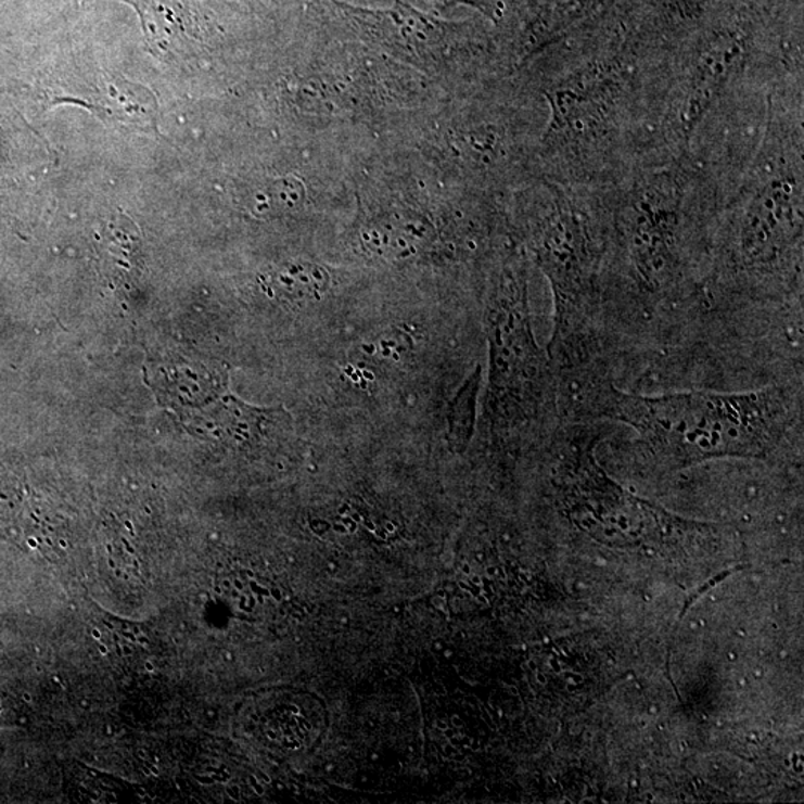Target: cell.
<instances>
[{
    "label": "cell",
    "instance_id": "obj_18",
    "mask_svg": "<svg viewBox=\"0 0 804 804\" xmlns=\"http://www.w3.org/2000/svg\"><path fill=\"white\" fill-rule=\"evenodd\" d=\"M270 596H273V598L276 599V601H280V599H282V594H280V590H278V589H271L270 590Z\"/></svg>",
    "mask_w": 804,
    "mask_h": 804
},
{
    "label": "cell",
    "instance_id": "obj_29",
    "mask_svg": "<svg viewBox=\"0 0 804 804\" xmlns=\"http://www.w3.org/2000/svg\"><path fill=\"white\" fill-rule=\"evenodd\" d=\"M145 667L148 672H154V665H152V663L148 662Z\"/></svg>",
    "mask_w": 804,
    "mask_h": 804
},
{
    "label": "cell",
    "instance_id": "obj_13",
    "mask_svg": "<svg viewBox=\"0 0 804 804\" xmlns=\"http://www.w3.org/2000/svg\"><path fill=\"white\" fill-rule=\"evenodd\" d=\"M250 783L251 787L254 788L255 793H257L258 795L264 794V787L261 786V783L258 782L257 776H250Z\"/></svg>",
    "mask_w": 804,
    "mask_h": 804
},
{
    "label": "cell",
    "instance_id": "obj_24",
    "mask_svg": "<svg viewBox=\"0 0 804 804\" xmlns=\"http://www.w3.org/2000/svg\"><path fill=\"white\" fill-rule=\"evenodd\" d=\"M257 778H263L264 781H266L267 783H270V778H268V776L264 774V771H259V774L257 775Z\"/></svg>",
    "mask_w": 804,
    "mask_h": 804
},
{
    "label": "cell",
    "instance_id": "obj_27",
    "mask_svg": "<svg viewBox=\"0 0 804 804\" xmlns=\"http://www.w3.org/2000/svg\"><path fill=\"white\" fill-rule=\"evenodd\" d=\"M536 676H538V681H539V682H541V684H547V679H546V676H544L543 674H538V675H536Z\"/></svg>",
    "mask_w": 804,
    "mask_h": 804
},
{
    "label": "cell",
    "instance_id": "obj_25",
    "mask_svg": "<svg viewBox=\"0 0 804 804\" xmlns=\"http://www.w3.org/2000/svg\"><path fill=\"white\" fill-rule=\"evenodd\" d=\"M444 736H446V738H449V739H451V738H454V736H455V731H451V730H449V729H447V730H444Z\"/></svg>",
    "mask_w": 804,
    "mask_h": 804
},
{
    "label": "cell",
    "instance_id": "obj_11",
    "mask_svg": "<svg viewBox=\"0 0 804 804\" xmlns=\"http://www.w3.org/2000/svg\"><path fill=\"white\" fill-rule=\"evenodd\" d=\"M110 94V111L115 118L124 123L140 124V126H150L154 124L155 118V99L145 88L130 86L129 82H123L118 86L112 81L107 86Z\"/></svg>",
    "mask_w": 804,
    "mask_h": 804
},
{
    "label": "cell",
    "instance_id": "obj_26",
    "mask_svg": "<svg viewBox=\"0 0 804 804\" xmlns=\"http://www.w3.org/2000/svg\"><path fill=\"white\" fill-rule=\"evenodd\" d=\"M462 571H463V574L470 575L471 574V567H470V565H468V563H465V565H463V567H462Z\"/></svg>",
    "mask_w": 804,
    "mask_h": 804
},
{
    "label": "cell",
    "instance_id": "obj_5",
    "mask_svg": "<svg viewBox=\"0 0 804 804\" xmlns=\"http://www.w3.org/2000/svg\"><path fill=\"white\" fill-rule=\"evenodd\" d=\"M492 430H536L551 437L562 425L553 368L532 330L525 261L508 254L495 268L487 298Z\"/></svg>",
    "mask_w": 804,
    "mask_h": 804
},
{
    "label": "cell",
    "instance_id": "obj_34",
    "mask_svg": "<svg viewBox=\"0 0 804 804\" xmlns=\"http://www.w3.org/2000/svg\"><path fill=\"white\" fill-rule=\"evenodd\" d=\"M487 572H489V575H495V567H489Z\"/></svg>",
    "mask_w": 804,
    "mask_h": 804
},
{
    "label": "cell",
    "instance_id": "obj_2",
    "mask_svg": "<svg viewBox=\"0 0 804 804\" xmlns=\"http://www.w3.org/2000/svg\"><path fill=\"white\" fill-rule=\"evenodd\" d=\"M598 420L631 431L622 449L636 463L665 468L726 459L802 463L803 383L743 391L635 394L611 387Z\"/></svg>",
    "mask_w": 804,
    "mask_h": 804
},
{
    "label": "cell",
    "instance_id": "obj_6",
    "mask_svg": "<svg viewBox=\"0 0 804 804\" xmlns=\"http://www.w3.org/2000/svg\"><path fill=\"white\" fill-rule=\"evenodd\" d=\"M335 15L349 24L355 34L378 50L427 74L446 67L456 26L416 10L404 0H395L387 10H368L342 2L321 0Z\"/></svg>",
    "mask_w": 804,
    "mask_h": 804
},
{
    "label": "cell",
    "instance_id": "obj_31",
    "mask_svg": "<svg viewBox=\"0 0 804 804\" xmlns=\"http://www.w3.org/2000/svg\"><path fill=\"white\" fill-rule=\"evenodd\" d=\"M150 770L152 771V774H154V776H157V775H158V769H157V767H155V766H150Z\"/></svg>",
    "mask_w": 804,
    "mask_h": 804
},
{
    "label": "cell",
    "instance_id": "obj_7",
    "mask_svg": "<svg viewBox=\"0 0 804 804\" xmlns=\"http://www.w3.org/2000/svg\"><path fill=\"white\" fill-rule=\"evenodd\" d=\"M142 20L148 48L159 60H179L199 41L194 11L187 0H126Z\"/></svg>",
    "mask_w": 804,
    "mask_h": 804
},
{
    "label": "cell",
    "instance_id": "obj_30",
    "mask_svg": "<svg viewBox=\"0 0 804 804\" xmlns=\"http://www.w3.org/2000/svg\"><path fill=\"white\" fill-rule=\"evenodd\" d=\"M99 650H100V653L107 654V648L105 646H100Z\"/></svg>",
    "mask_w": 804,
    "mask_h": 804
},
{
    "label": "cell",
    "instance_id": "obj_33",
    "mask_svg": "<svg viewBox=\"0 0 804 804\" xmlns=\"http://www.w3.org/2000/svg\"><path fill=\"white\" fill-rule=\"evenodd\" d=\"M472 583L478 584V586H480V584H482V578H480V577H472Z\"/></svg>",
    "mask_w": 804,
    "mask_h": 804
},
{
    "label": "cell",
    "instance_id": "obj_20",
    "mask_svg": "<svg viewBox=\"0 0 804 804\" xmlns=\"http://www.w3.org/2000/svg\"><path fill=\"white\" fill-rule=\"evenodd\" d=\"M123 653L124 655H131L133 654V650L129 646H126V643H123Z\"/></svg>",
    "mask_w": 804,
    "mask_h": 804
},
{
    "label": "cell",
    "instance_id": "obj_15",
    "mask_svg": "<svg viewBox=\"0 0 804 804\" xmlns=\"http://www.w3.org/2000/svg\"><path fill=\"white\" fill-rule=\"evenodd\" d=\"M458 754V751H456V748L454 745H446L443 750L444 757H451V755Z\"/></svg>",
    "mask_w": 804,
    "mask_h": 804
},
{
    "label": "cell",
    "instance_id": "obj_32",
    "mask_svg": "<svg viewBox=\"0 0 804 804\" xmlns=\"http://www.w3.org/2000/svg\"><path fill=\"white\" fill-rule=\"evenodd\" d=\"M93 636H94L95 639L102 638V635H100V631L98 629H94L93 630Z\"/></svg>",
    "mask_w": 804,
    "mask_h": 804
},
{
    "label": "cell",
    "instance_id": "obj_22",
    "mask_svg": "<svg viewBox=\"0 0 804 804\" xmlns=\"http://www.w3.org/2000/svg\"><path fill=\"white\" fill-rule=\"evenodd\" d=\"M233 584H234L235 589H238L239 591L243 590V583L240 582V579H234Z\"/></svg>",
    "mask_w": 804,
    "mask_h": 804
},
{
    "label": "cell",
    "instance_id": "obj_3",
    "mask_svg": "<svg viewBox=\"0 0 804 804\" xmlns=\"http://www.w3.org/2000/svg\"><path fill=\"white\" fill-rule=\"evenodd\" d=\"M665 59L626 46L570 60L543 84L546 130L536 143L544 178L584 188L617 181L651 150V103Z\"/></svg>",
    "mask_w": 804,
    "mask_h": 804
},
{
    "label": "cell",
    "instance_id": "obj_37",
    "mask_svg": "<svg viewBox=\"0 0 804 804\" xmlns=\"http://www.w3.org/2000/svg\"><path fill=\"white\" fill-rule=\"evenodd\" d=\"M446 658H451V651H446Z\"/></svg>",
    "mask_w": 804,
    "mask_h": 804
},
{
    "label": "cell",
    "instance_id": "obj_9",
    "mask_svg": "<svg viewBox=\"0 0 804 804\" xmlns=\"http://www.w3.org/2000/svg\"><path fill=\"white\" fill-rule=\"evenodd\" d=\"M102 257L114 279L136 276L140 264L139 230L129 218L115 219L107 224L100 239Z\"/></svg>",
    "mask_w": 804,
    "mask_h": 804
},
{
    "label": "cell",
    "instance_id": "obj_1",
    "mask_svg": "<svg viewBox=\"0 0 804 804\" xmlns=\"http://www.w3.org/2000/svg\"><path fill=\"white\" fill-rule=\"evenodd\" d=\"M803 90L771 88L757 150L719 207L706 327L742 334L803 315Z\"/></svg>",
    "mask_w": 804,
    "mask_h": 804
},
{
    "label": "cell",
    "instance_id": "obj_12",
    "mask_svg": "<svg viewBox=\"0 0 804 804\" xmlns=\"http://www.w3.org/2000/svg\"><path fill=\"white\" fill-rule=\"evenodd\" d=\"M446 5H456V3H463V5H471L482 10L484 14L494 15L498 10V0H443Z\"/></svg>",
    "mask_w": 804,
    "mask_h": 804
},
{
    "label": "cell",
    "instance_id": "obj_17",
    "mask_svg": "<svg viewBox=\"0 0 804 804\" xmlns=\"http://www.w3.org/2000/svg\"><path fill=\"white\" fill-rule=\"evenodd\" d=\"M451 726H454L455 729H458V727H462L463 726L462 719L458 717L451 718Z\"/></svg>",
    "mask_w": 804,
    "mask_h": 804
},
{
    "label": "cell",
    "instance_id": "obj_14",
    "mask_svg": "<svg viewBox=\"0 0 804 804\" xmlns=\"http://www.w3.org/2000/svg\"><path fill=\"white\" fill-rule=\"evenodd\" d=\"M251 589L254 590V594L266 596V598L270 596V590L264 589V587H259L258 584L255 582H251Z\"/></svg>",
    "mask_w": 804,
    "mask_h": 804
},
{
    "label": "cell",
    "instance_id": "obj_10",
    "mask_svg": "<svg viewBox=\"0 0 804 804\" xmlns=\"http://www.w3.org/2000/svg\"><path fill=\"white\" fill-rule=\"evenodd\" d=\"M480 383H482V367L475 368L474 373L463 383L461 391L451 403L449 418V437L456 449H465L474 434L475 407Z\"/></svg>",
    "mask_w": 804,
    "mask_h": 804
},
{
    "label": "cell",
    "instance_id": "obj_19",
    "mask_svg": "<svg viewBox=\"0 0 804 804\" xmlns=\"http://www.w3.org/2000/svg\"><path fill=\"white\" fill-rule=\"evenodd\" d=\"M435 726H437L438 729L442 731L449 729V724L444 723V722H437L435 723Z\"/></svg>",
    "mask_w": 804,
    "mask_h": 804
},
{
    "label": "cell",
    "instance_id": "obj_4",
    "mask_svg": "<svg viewBox=\"0 0 804 804\" xmlns=\"http://www.w3.org/2000/svg\"><path fill=\"white\" fill-rule=\"evenodd\" d=\"M527 215V246L550 283L554 326L550 346L595 342L603 251L601 202L596 188L543 178Z\"/></svg>",
    "mask_w": 804,
    "mask_h": 804
},
{
    "label": "cell",
    "instance_id": "obj_35",
    "mask_svg": "<svg viewBox=\"0 0 804 804\" xmlns=\"http://www.w3.org/2000/svg\"><path fill=\"white\" fill-rule=\"evenodd\" d=\"M60 546H62L63 548H66L67 544H66V541H63V539H62V541H60Z\"/></svg>",
    "mask_w": 804,
    "mask_h": 804
},
{
    "label": "cell",
    "instance_id": "obj_16",
    "mask_svg": "<svg viewBox=\"0 0 804 804\" xmlns=\"http://www.w3.org/2000/svg\"><path fill=\"white\" fill-rule=\"evenodd\" d=\"M227 793L230 794V797L231 799L239 800V797H240L239 788L238 787L228 788Z\"/></svg>",
    "mask_w": 804,
    "mask_h": 804
},
{
    "label": "cell",
    "instance_id": "obj_8",
    "mask_svg": "<svg viewBox=\"0 0 804 804\" xmlns=\"http://www.w3.org/2000/svg\"><path fill=\"white\" fill-rule=\"evenodd\" d=\"M264 283L282 302L304 304L321 298L330 286V275L318 264L290 263L271 271Z\"/></svg>",
    "mask_w": 804,
    "mask_h": 804
},
{
    "label": "cell",
    "instance_id": "obj_23",
    "mask_svg": "<svg viewBox=\"0 0 804 804\" xmlns=\"http://www.w3.org/2000/svg\"><path fill=\"white\" fill-rule=\"evenodd\" d=\"M138 643H142V646H146V643H150V639L145 638V636H140V638H138Z\"/></svg>",
    "mask_w": 804,
    "mask_h": 804
},
{
    "label": "cell",
    "instance_id": "obj_36",
    "mask_svg": "<svg viewBox=\"0 0 804 804\" xmlns=\"http://www.w3.org/2000/svg\"><path fill=\"white\" fill-rule=\"evenodd\" d=\"M268 736H270L271 739H275L276 738V735L275 733H271V731H268Z\"/></svg>",
    "mask_w": 804,
    "mask_h": 804
},
{
    "label": "cell",
    "instance_id": "obj_28",
    "mask_svg": "<svg viewBox=\"0 0 804 804\" xmlns=\"http://www.w3.org/2000/svg\"><path fill=\"white\" fill-rule=\"evenodd\" d=\"M222 586H224V587H226V589H228V590H230V589H231V583H230V582H228V579H224V582H222Z\"/></svg>",
    "mask_w": 804,
    "mask_h": 804
},
{
    "label": "cell",
    "instance_id": "obj_21",
    "mask_svg": "<svg viewBox=\"0 0 804 804\" xmlns=\"http://www.w3.org/2000/svg\"><path fill=\"white\" fill-rule=\"evenodd\" d=\"M122 635L124 636V638H129L131 639V641L138 642V638H135L133 635L127 634V631H122Z\"/></svg>",
    "mask_w": 804,
    "mask_h": 804
}]
</instances>
